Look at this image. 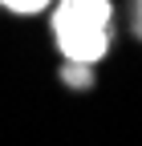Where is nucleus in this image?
<instances>
[{"mask_svg": "<svg viewBox=\"0 0 142 146\" xmlns=\"http://www.w3.org/2000/svg\"><path fill=\"white\" fill-rule=\"evenodd\" d=\"M65 77H69V81H77V85H90V69H77V65H69V69H65Z\"/></svg>", "mask_w": 142, "mask_h": 146, "instance_id": "3", "label": "nucleus"}, {"mask_svg": "<svg viewBox=\"0 0 142 146\" xmlns=\"http://www.w3.org/2000/svg\"><path fill=\"white\" fill-rule=\"evenodd\" d=\"M0 4H8V8H16V12H37V8L49 4V0H0Z\"/></svg>", "mask_w": 142, "mask_h": 146, "instance_id": "2", "label": "nucleus"}, {"mask_svg": "<svg viewBox=\"0 0 142 146\" xmlns=\"http://www.w3.org/2000/svg\"><path fill=\"white\" fill-rule=\"evenodd\" d=\"M53 33L73 65H94L110 45V4L106 0H61L53 12Z\"/></svg>", "mask_w": 142, "mask_h": 146, "instance_id": "1", "label": "nucleus"}, {"mask_svg": "<svg viewBox=\"0 0 142 146\" xmlns=\"http://www.w3.org/2000/svg\"><path fill=\"white\" fill-rule=\"evenodd\" d=\"M138 33H142V0H138Z\"/></svg>", "mask_w": 142, "mask_h": 146, "instance_id": "4", "label": "nucleus"}]
</instances>
